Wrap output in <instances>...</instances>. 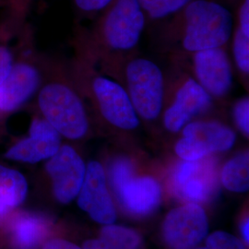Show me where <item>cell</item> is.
<instances>
[{
	"instance_id": "6da1fadb",
	"label": "cell",
	"mask_w": 249,
	"mask_h": 249,
	"mask_svg": "<svg viewBox=\"0 0 249 249\" xmlns=\"http://www.w3.org/2000/svg\"><path fill=\"white\" fill-rule=\"evenodd\" d=\"M38 108L45 120L67 139L83 138L89 130V118L79 94L66 83L52 81L38 90Z\"/></svg>"
},
{
	"instance_id": "7a4b0ae2",
	"label": "cell",
	"mask_w": 249,
	"mask_h": 249,
	"mask_svg": "<svg viewBox=\"0 0 249 249\" xmlns=\"http://www.w3.org/2000/svg\"><path fill=\"white\" fill-rule=\"evenodd\" d=\"M232 17L222 5L209 0L191 1L185 11L183 46L195 53L222 48L231 35Z\"/></svg>"
},
{
	"instance_id": "3957f363",
	"label": "cell",
	"mask_w": 249,
	"mask_h": 249,
	"mask_svg": "<svg viewBox=\"0 0 249 249\" xmlns=\"http://www.w3.org/2000/svg\"><path fill=\"white\" fill-rule=\"evenodd\" d=\"M126 91L139 117L155 120L163 108L164 77L157 64L135 58L125 69Z\"/></svg>"
},
{
	"instance_id": "277c9868",
	"label": "cell",
	"mask_w": 249,
	"mask_h": 249,
	"mask_svg": "<svg viewBox=\"0 0 249 249\" xmlns=\"http://www.w3.org/2000/svg\"><path fill=\"white\" fill-rule=\"evenodd\" d=\"M216 163L209 156L196 160H183L175 168L171 185L176 196L190 203L209 202L220 190Z\"/></svg>"
},
{
	"instance_id": "5b68a950",
	"label": "cell",
	"mask_w": 249,
	"mask_h": 249,
	"mask_svg": "<svg viewBox=\"0 0 249 249\" xmlns=\"http://www.w3.org/2000/svg\"><path fill=\"white\" fill-rule=\"evenodd\" d=\"M176 144V152L185 160H196L214 152L230 150L236 141L234 131L218 121L189 122Z\"/></svg>"
},
{
	"instance_id": "8992f818",
	"label": "cell",
	"mask_w": 249,
	"mask_h": 249,
	"mask_svg": "<svg viewBox=\"0 0 249 249\" xmlns=\"http://www.w3.org/2000/svg\"><path fill=\"white\" fill-rule=\"evenodd\" d=\"M145 26L139 0H116L103 26L105 42L111 49L128 51L139 44Z\"/></svg>"
},
{
	"instance_id": "52a82bcc",
	"label": "cell",
	"mask_w": 249,
	"mask_h": 249,
	"mask_svg": "<svg viewBox=\"0 0 249 249\" xmlns=\"http://www.w3.org/2000/svg\"><path fill=\"white\" fill-rule=\"evenodd\" d=\"M209 224L204 210L194 203L174 209L167 214L162 233L171 249H193L204 239Z\"/></svg>"
},
{
	"instance_id": "ba28073f",
	"label": "cell",
	"mask_w": 249,
	"mask_h": 249,
	"mask_svg": "<svg viewBox=\"0 0 249 249\" xmlns=\"http://www.w3.org/2000/svg\"><path fill=\"white\" fill-rule=\"evenodd\" d=\"M91 89L99 111L108 123L124 130H132L139 126L140 117L122 85L98 76L92 81Z\"/></svg>"
},
{
	"instance_id": "9c48e42d",
	"label": "cell",
	"mask_w": 249,
	"mask_h": 249,
	"mask_svg": "<svg viewBox=\"0 0 249 249\" xmlns=\"http://www.w3.org/2000/svg\"><path fill=\"white\" fill-rule=\"evenodd\" d=\"M45 169L52 181L56 199L69 203L78 196L86 173V165L80 154L69 145H63L47 160Z\"/></svg>"
},
{
	"instance_id": "30bf717a",
	"label": "cell",
	"mask_w": 249,
	"mask_h": 249,
	"mask_svg": "<svg viewBox=\"0 0 249 249\" xmlns=\"http://www.w3.org/2000/svg\"><path fill=\"white\" fill-rule=\"evenodd\" d=\"M61 136L43 116L33 118L28 136L13 144L5 157L23 163L50 159L61 147Z\"/></svg>"
},
{
	"instance_id": "8fae6325",
	"label": "cell",
	"mask_w": 249,
	"mask_h": 249,
	"mask_svg": "<svg viewBox=\"0 0 249 249\" xmlns=\"http://www.w3.org/2000/svg\"><path fill=\"white\" fill-rule=\"evenodd\" d=\"M78 196L80 209L95 222L112 224L116 221V210L107 188L106 173L98 161H89L86 166L85 178Z\"/></svg>"
},
{
	"instance_id": "7c38bea8",
	"label": "cell",
	"mask_w": 249,
	"mask_h": 249,
	"mask_svg": "<svg viewBox=\"0 0 249 249\" xmlns=\"http://www.w3.org/2000/svg\"><path fill=\"white\" fill-rule=\"evenodd\" d=\"M194 73L197 83L212 96H225L232 85L229 57L222 48H212L194 53Z\"/></svg>"
},
{
	"instance_id": "4fadbf2b",
	"label": "cell",
	"mask_w": 249,
	"mask_h": 249,
	"mask_svg": "<svg viewBox=\"0 0 249 249\" xmlns=\"http://www.w3.org/2000/svg\"><path fill=\"white\" fill-rule=\"evenodd\" d=\"M213 97L196 80L187 79L178 89L175 99L163 113V125L173 133L179 132L191 120L209 110Z\"/></svg>"
},
{
	"instance_id": "5bb4252c",
	"label": "cell",
	"mask_w": 249,
	"mask_h": 249,
	"mask_svg": "<svg viewBox=\"0 0 249 249\" xmlns=\"http://www.w3.org/2000/svg\"><path fill=\"white\" fill-rule=\"evenodd\" d=\"M41 74L35 65L15 63L8 77L0 84V114L17 111L38 91Z\"/></svg>"
},
{
	"instance_id": "9a60e30c",
	"label": "cell",
	"mask_w": 249,
	"mask_h": 249,
	"mask_svg": "<svg viewBox=\"0 0 249 249\" xmlns=\"http://www.w3.org/2000/svg\"><path fill=\"white\" fill-rule=\"evenodd\" d=\"M124 210L138 216L151 213L160 203L159 183L150 177L128 179L115 191Z\"/></svg>"
},
{
	"instance_id": "2e32d148",
	"label": "cell",
	"mask_w": 249,
	"mask_h": 249,
	"mask_svg": "<svg viewBox=\"0 0 249 249\" xmlns=\"http://www.w3.org/2000/svg\"><path fill=\"white\" fill-rule=\"evenodd\" d=\"M50 230V223L42 215L21 213L10 223L11 239L18 249H35L45 240Z\"/></svg>"
},
{
	"instance_id": "e0dca14e",
	"label": "cell",
	"mask_w": 249,
	"mask_h": 249,
	"mask_svg": "<svg viewBox=\"0 0 249 249\" xmlns=\"http://www.w3.org/2000/svg\"><path fill=\"white\" fill-rule=\"evenodd\" d=\"M28 183L17 170L0 164V198L11 207L21 204L26 198Z\"/></svg>"
},
{
	"instance_id": "ac0fdd59",
	"label": "cell",
	"mask_w": 249,
	"mask_h": 249,
	"mask_svg": "<svg viewBox=\"0 0 249 249\" xmlns=\"http://www.w3.org/2000/svg\"><path fill=\"white\" fill-rule=\"evenodd\" d=\"M249 156L245 151L228 160L221 173L223 186L232 192H246L249 187Z\"/></svg>"
},
{
	"instance_id": "d6986e66",
	"label": "cell",
	"mask_w": 249,
	"mask_h": 249,
	"mask_svg": "<svg viewBox=\"0 0 249 249\" xmlns=\"http://www.w3.org/2000/svg\"><path fill=\"white\" fill-rule=\"evenodd\" d=\"M101 237L111 241L120 249H138L142 243L141 235L132 229L119 225L107 224L101 231Z\"/></svg>"
},
{
	"instance_id": "ffe728a7",
	"label": "cell",
	"mask_w": 249,
	"mask_h": 249,
	"mask_svg": "<svg viewBox=\"0 0 249 249\" xmlns=\"http://www.w3.org/2000/svg\"><path fill=\"white\" fill-rule=\"evenodd\" d=\"M192 0H139L143 10L151 18H161L177 12Z\"/></svg>"
},
{
	"instance_id": "44dd1931",
	"label": "cell",
	"mask_w": 249,
	"mask_h": 249,
	"mask_svg": "<svg viewBox=\"0 0 249 249\" xmlns=\"http://www.w3.org/2000/svg\"><path fill=\"white\" fill-rule=\"evenodd\" d=\"M135 176L132 161L125 157H118L112 161L109 168L110 183L114 191L117 190L124 182Z\"/></svg>"
},
{
	"instance_id": "7402d4cb",
	"label": "cell",
	"mask_w": 249,
	"mask_h": 249,
	"mask_svg": "<svg viewBox=\"0 0 249 249\" xmlns=\"http://www.w3.org/2000/svg\"><path fill=\"white\" fill-rule=\"evenodd\" d=\"M232 52L237 68L242 73L248 75L249 72V36H246L239 29L236 30L233 37Z\"/></svg>"
},
{
	"instance_id": "603a6c76",
	"label": "cell",
	"mask_w": 249,
	"mask_h": 249,
	"mask_svg": "<svg viewBox=\"0 0 249 249\" xmlns=\"http://www.w3.org/2000/svg\"><path fill=\"white\" fill-rule=\"evenodd\" d=\"M198 249H247L234 235L226 231H216L211 234L203 248Z\"/></svg>"
},
{
	"instance_id": "cb8c5ba5",
	"label": "cell",
	"mask_w": 249,
	"mask_h": 249,
	"mask_svg": "<svg viewBox=\"0 0 249 249\" xmlns=\"http://www.w3.org/2000/svg\"><path fill=\"white\" fill-rule=\"evenodd\" d=\"M232 116L236 126L241 133L246 137L249 134V97L238 100L232 109Z\"/></svg>"
},
{
	"instance_id": "d4e9b609",
	"label": "cell",
	"mask_w": 249,
	"mask_h": 249,
	"mask_svg": "<svg viewBox=\"0 0 249 249\" xmlns=\"http://www.w3.org/2000/svg\"><path fill=\"white\" fill-rule=\"evenodd\" d=\"M15 64L14 55L8 46L0 45V84L6 80Z\"/></svg>"
},
{
	"instance_id": "484cf974",
	"label": "cell",
	"mask_w": 249,
	"mask_h": 249,
	"mask_svg": "<svg viewBox=\"0 0 249 249\" xmlns=\"http://www.w3.org/2000/svg\"><path fill=\"white\" fill-rule=\"evenodd\" d=\"M76 6L83 11H97L106 8L113 0H74Z\"/></svg>"
},
{
	"instance_id": "4316f807",
	"label": "cell",
	"mask_w": 249,
	"mask_h": 249,
	"mask_svg": "<svg viewBox=\"0 0 249 249\" xmlns=\"http://www.w3.org/2000/svg\"><path fill=\"white\" fill-rule=\"evenodd\" d=\"M239 30L249 36V0H244L239 12Z\"/></svg>"
},
{
	"instance_id": "83f0119b",
	"label": "cell",
	"mask_w": 249,
	"mask_h": 249,
	"mask_svg": "<svg viewBox=\"0 0 249 249\" xmlns=\"http://www.w3.org/2000/svg\"><path fill=\"white\" fill-rule=\"evenodd\" d=\"M83 249H120L111 241L100 237L99 239L88 240L83 246Z\"/></svg>"
},
{
	"instance_id": "f1b7e54d",
	"label": "cell",
	"mask_w": 249,
	"mask_h": 249,
	"mask_svg": "<svg viewBox=\"0 0 249 249\" xmlns=\"http://www.w3.org/2000/svg\"><path fill=\"white\" fill-rule=\"evenodd\" d=\"M43 249H82L71 242L63 239L48 241Z\"/></svg>"
},
{
	"instance_id": "f546056e",
	"label": "cell",
	"mask_w": 249,
	"mask_h": 249,
	"mask_svg": "<svg viewBox=\"0 0 249 249\" xmlns=\"http://www.w3.org/2000/svg\"><path fill=\"white\" fill-rule=\"evenodd\" d=\"M11 209L12 208L8 203H6L4 200L0 198V220H2L8 215Z\"/></svg>"
},
{
	"instance_id": "4dcf8cb0",
	"label": "cell",
	"mask_w": 249,
	"mask_h": 249,
	"mask_svg": "<svg viewBox=\"0 0 249 249\" xmlns=\"http://www.w3.org/2000/svg\"><path fill=\"white\" fill-rule=\"evenodd\" d=\"M249 219H246V220L244 221L243 224H242L241 231H242V235H243V237H244V240L246 241L247 243H249Z\"/></svg>"
},
{
	"instance_id": "1f68e13d",
	"label": "cell",
	"mask_w": 249,
	"mask_h": 249,
	"mask_svg": "<svg viewBox=\"0 0 249 249\" xmlns=\"http://www.w3.org/2000/svg\"><path fill=\"white\" fill-rule=\"evenodd\" d=\"M1 3H2V0H0V4H1Z\"/></svg>"
}]
</instances>
